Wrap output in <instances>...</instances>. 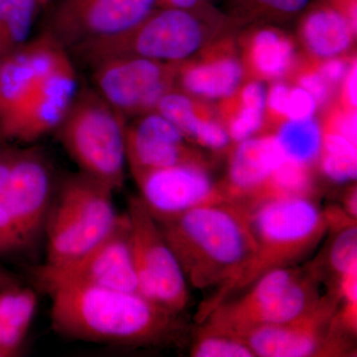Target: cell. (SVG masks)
Wrapping results in <instances>:
<instances>
[{
  "label": "cell",
  "mask_w": 357,
  "mask_h": 357,
  "mask_svg": "<svg viewBox=\"0 0 357 357\" xmlns=\"http://www.w3.org/2000/svg\"><path fill=\"white\" fill-rule=\"evenodd\" d=\"M248 211L256 241L255 255L215 307L227 295L249 287L268 272L299 262L330 229L326 213L304 197L271 199Z\"/></svg>",
  "instance_id": "3"
},
{
  "label": "cell",
  "mask_w": 357,
  "mask_h": 357,
  "mask_svg": "<svg viewBox=\"0 0 357 357\" xmlns=\"http://www.w3.org/2000/svg\"><path fill=\"white\" fill-rule=\"evenodd\" d=\"M285 158L275 135L237 143L230 158L227 183L222 185L227 198L231 203L250 206Z\"/></svg>",
  "instance_id": "17"
},
{
  "label": "cell",
  "mask_w": 357,
  "mask_h": 357,
  "mask_svg": "<svg viewBox=\"0 0 357 357\" xmlns=\"http://www.w3.org/2000/svg\"><path fill=\"white\" fill-rule=\"evenodd\" d=\"M298 86L307 91L316 100L318 107L326 105L333 95L332 84L321 76L318 69L305 70L298 77Z\"/></svg>",
  "instance_id": "32"
},
{
  "label": "cell",
  "mask_w": 357,
  "mask_h": 357,
  "mask_svg": "<svg viewBox=\"0 0 357 357\" xmlns=\"http://www.w3.org/2000/svg\"><path fill=\"white\" fill-rule=\"evenodd\" d=\"M66 53L62 45L44 33L0 61V135L25 109L42 79Z\"/></svg>",
  "instance_id": "14"
},
{
  "label": "cell",
  "mask_w": 357,
  "mask_h": 357,
  "mask_svg": "<svg viewBox=\"0 0 357 357\" xmlns=\"http://www.w3.org/2000/svg\"><path fill=\"white\" fill-rule=\"evenodd\" d=\"M114 190L86 174L68 178L47 218V264L83 255L114 229Z\"/></svg>",
  "instance_id": "5"
},
{
  "label": "cell",
  "mask_w": 357,
  "mask_h": 357,
  "mask_svg": "<svg viewBox=\"0 0 357 357\" xmlns=\"http://www.w3.org/2000/svg\"><path fill=\"white\" fill-rule=\"evenodd\" d=\"M330 263L338 276L357 268L356 222L338 229L331 248Z\"/></svg>",
  "instance_id": "26"
},
{
  "label": "cell",
  "mask_w": 357,
  "mask_h": 357,
  "mask_svg": "<svg viewBox=\"0 0 357 357\" xmlns=\"http://www.w3.org/2000/svg\"><path fill=\"white\" fill-rule=\"evenodd\" d=\"M52 177L48 164L34 151H15L7 199L18 251L32 244L51 210Z\"/></svg>",
  "instance_id": "13"
},
{
  "label": "cell",
  "mask_w": 357,
  "mask_h": 357,
  "mask_svg": "<svg viewBox=\"0 0 357 357\" xmlns=\"http://www.w3.org/2000/svg\"><path fill=\"white\" fill-rule=\"evenodd\" d=\"M356 191H352L349 196L345 199V211L349 213V217L356 220Z\"/></svg>",
  "instance_id": "38"
},
{
  "label": "cell",
  "mask_w": 357,
  "mask_h": 357,
  "mask_svg": "<svg viewBox=\"0 0 357 357\" xmlns=\"http://www.w3.org/2000/svg\"><path fill=\"white\" fill-rule=\"evenodd\" d=\"M357 115L356 110L345 109L344 112L337 114L328 121L323 130L333 131L351 140L354 144L357 141Z\"/></svg>",
  "instance_id": "33"
},
{
  "label": "cell",
  "mask_w": 357,
  "mask_h": 357,
  "mask_svg": "<svg viewBox=\"0 0 357 357\" xmlns=\"http://www.w3.org/2000/svg\"><path fill=\"white\" fill-rule=\"evenodd\" d=\"M192 140L211 149L222 150L229 144L230 137L225 126L210 117H204Z\"/></svg>",
  "instance_id": "30"
},
{
  "label": "cell",
  "mask_w": 357,
  "mask_h": 357,
  "mask_svg": "<svg viewBox=\"0 0 357 357\" xmlns=\"http://www.w3.org/2000/svg\"><path fill=\"white\" fill-rule=\"evenodd\" d=\"M344 89H342V98H344L345 109H356L357 103V65L356 60L351 63L349 69L345 75L344 81Z\"/></svg>",
  "instance_id": "36"
},
{
  "label": "cell",
  "mask_w": 357,
  "mask_h": 357,
  "mask_svg": "<svg viewBox=\"0 0 357 357\" xmlns=\"http://www.w3.org/2000/svg\"><path fill=\"white\" fill-rule=\"evenodd\" d=\"M248 59L256 74L264 79H279L287 74L295 60L291 40L272 28L259 30L251 39Z\"/></svg>",
  "instance_id": "21"
},
{
  "label": "cell",
  "mask_w": 357,
  "mask_h": 357,
  "mask_svg": "<svg viewBox=\"0 0 357 357\" xmlns=\"http://www.w3.org/2000/svg\"><path fill=\"white\" fill-rule=\"evenodd\" d=\"M51 298L52 326L75 340L121 345L161 344L178 331L174 312L139 293L70 282L39 283Z\"/></svg>",
  "instance_id": "2"
},
{
  "label": "cell",
  "mask_w": 357,
  "mask_h": 357,
  "mask_svg": "<svg viewBox=\"0 0 357 357\" xmlns=\"http://www.w3.org/2000/svg\"><path fill=\"white\" fill-rule=\"evenodd\" d=\"M201 0H158L157 7H169V8L192 10L198 6Z\"/></svg>",
  "instance_id": "37"
},
{
  "label": "cell",
  "mask_w": 357,
  "mask_h": 357,
  "mask_svg": "<svg viewBox=\"0 0 357 357\" xmlns=\"http://www.w3.org/2000/svg\"><path fill=\"white\" fill-rule=\"evenodd\" d=\"M316 100L307 91L300 86L291 88L289 95L285 121H303L314 117L316 114Z\"/></svg>",
  "instance_id": "31"
},
{
  "label": "cell",
  "mask_w": 357,
  "mask_h": 357,
  "mask_svg": "<svg viewBox=\"0 0 357 357\" xmlns=\"http://www.w3.org/2000/svg\"><path fill=\"white\" fill-rule=\"evenodd\" d=\"M158 0H58L47 21V34L66 50L121 34L145 20Z\"/></svg>",
  "instance_id": "8"
},
{
  "label": "cell",
  "mask_w": 357,
  "mask_h": 357,
  "mask_svg": "<svg viewBox=\"0 0 357 357\" xmlns=\"http://www.w3.org/2000/svg\"><path fill=\"white\" fill-rule=\"evenodd\" d=\"M286 158L311 167L321 151L323 129L312 119L285 121L275 134Z\"/></svg>",
  "instance_id": "22"
},
{
  "label": "cell",
  "mask_w": 357,
  "mask_h": 357,
  "mask_svg": "<svg viewBox=\"0 0 357 357\" xmlns=\"http://www.w3.org/2000/svg\"><path fill=\"white\" fill-rule=\"evenodd\" d=\"M290 91L291 86L281 82H277L269 91H267L266 109H269L274 116L285 119Z\"/></svg>",
  "instance_id": "34"
},
{
  "label": "cell",
  "mask_w": 357,
  "mask_h": 357,
  "mask_svg": "<svg viewBox=\"0 0 357 357\" xmlns=\"http://www.w3.org/2000/svg\"><path fill=\"white\" fill-rule=\"evenodd\" d=\"M178 64L138 57L107 59L91 65L96 91L123 115L154 112L174 89Z\"/></svg>",
  "instance_id": "10"
},
{
  "label": "cell",
  "mask_w": 357,
  "mask_h": 357,
  "mask_svg": "<svg viewBox=\"0 0 357 357\" xmlns=\"http://www.w3.org/2000/svg\"><path fill=\"white\" fill-rule=\"evenodd\" d=\"M338 296L321 297L317 306L281 325L260 326L238 333L256 356H332L344 354L347 342L332 330Z\"/></svg>",
  "instance_id": "9"
},
{
  "label": "cell",
  "mask_w": 357,
  "mask_h": 357,
  "mask_svg": "<svg viewBox=\"0 0 357 357\" xmlns=\"http://www.w3.org/2000/svg\"><path fill=\"white\" fill-rule=\"evenodd\" d=\"M349 63L344 59L338 57L326 59L319 65V72L325 77L333 86L342 83L347 70L349 69Z\"/></svg>",
  "instance_id": "35"
},
{
  "label": "cell",
  "mask_w": 357,
  "mask_h": 357,
  "mask_svg": "<svg viewBox=\"0 0 357 357\" xmlns=\"http://www.w3.org/2000/svg\"><path fill=\"white\" fill-rule=\"evenodd\" d=\"M266 109L239 102L238 107L229 115L227 128L230 140L239 143L253 137L264 123Z\"/></svg>",
  "instance_id": "27"
},
{
  "label": "cell",
  "mask_w": 357,
  "mask_h": 357,
  "mask_svg": "<svg viewBox=\"0 0 357 357\" xmlns=\"http://www.w3.org/2000/svg\"><path fill=\"white\" fill-rule=\"evenodd\" d=\"M140 198L154 218L170 217L199 206L231 203L201 163L181 164L132 174Z\"/></svg>",
  "instance_id": "12"
},
{
  "label": "cell",
  "mask_w": 357,
  "mask_h": 357,
  "mask_svg": "<svg viewBox=\"0 0 357 357\" xmlns=\"http://www.w3.org/2000/svg\"><path fill=\"white\" fill-rule=\"evenodd\" d=\"M154 218L185 280L202 290L218 287L217 296L202 312L206 318L255 255L248 208L223 203Z\"/></svg>",
  "instance_id": "1"
},
{
  "label": "cell",
  "mask_w": 357,
  "mask_h": 357,
  "mask_svg": "<svg viewBox=\"0 0 357 357\" xmlns=\"http://www.w3.org/2000/svg\"><path fill=\"white\" fill-rule=\"evenodd\" d=\"M356 28L344 14L332 6L314 7L301 25V36L314 57H340L351 48Z\"/></svg>",
  "instance_id": "19"
},
{
  "label": "cell",
  "mask_w": 357,
  "mask_h": 357,
  "mask_svg": "<svg viewBox=\"0 0 357 357\" xmlns=\"http://www.w3.org/2000/svg\"><path fill=\"white\" fill-rule=\"evenodd\" d=\"M35 275L39 283L70 282L138 293L128 213L119 215L109 234L83 255L60 264L46 263Z\"/></svg>",
  "instance_id": "11"
},
{
  "label": "cell",
  "mask_w": 357,
  "mask_h": 357,
  "mask_svg": "<svg viewBox=\"0 0 357 357\" xmlns=\"http://www.w3.org/2000/svg\"><path fill=\"white\" fill-rule=\"evenodd\" d=\"M37 298L31 289L13 287L0 291V324L2 325V349L10 356H16L28 332Z\"/></svg>",
  "instance_id": "20"
},
{
  "label": "cell",
  "mask_w": 357,
  "mask_h": 357,
  "mask_svg": "<svg viewBox=\"0 0 357 357\" xmlns=\"http://www.w3.org/2000/svg\"><path fill=\"white\" fill-rule=\"evenodd\" d=\"M195 357H255L248 344L236 335L225 333L199 332L192 344Z\"/></svg>",
  "instance_id": "24"
},
{
  "label": "cell",
  "mask_w": 357,
  "mask_h": 357,
  "mask_svg": "<svg viewBox=\"0 0 357 357\" xmlns=\"http://www.w3.org/2000/svg\"><path fill=\"white\" fill-rule=\"evenodd\" d=\"M52 0H38L40 7H45L48 6Z\"/></svg>",
  "instance_id": "40"
},
{
  "label": "cell",
  "mask_w": 357,
  "mask_h": 357,
  "mask_svg": "<svg viewBox=\"0 0 357 357\" xmlns=\"http://www.w3.org/2000/svg\"><path fill=\"white\" fill-rule=\"evenodd\" d=\"M206 39V29L192 10L157 7L128 31L73 49L91 67L107 59L138 57L180 64L194 56Z\"/></svg>",
  "instance_id": "6"
},
{
  "label": "cell",
  "mask_w": 357,
  "mask_h": 357,
  "mask_svg": "<svg viewBox=\"0 0 357 357\" xmlns=\"http://www.w3.org/2000/svg\"><path fill=\"white\" fill-rule=\"evenodd\" d=\"M321 169L326 177L335 183H347L356 180L357 156L321 153Z\"/></svg>",
  "instance_id": "29"
},
{
  "label": "cell",
  "mask_w": 357,
  "mask_h": 357,
  "mask_svg": "<svg viewBox=\"0 0 357 357\" xmlns=\"http://www.w3.org/2000/svg\"><path fill=\"white\" fill-rule=\"evenodd\" d=\"M77 74L66 53L44 77L25 109L0 137L33 142L57 129L77 95Z\"/></svg>",
  "instance_id": "15"
},
{
  "label": "cell",
  "mask_w": 357,
  "mask_h": 357,
  "mask_svg": "<svg viewBox=\"0 0 357 357\" xmlns=\"http://www.w3.org/2000/svg\"><path fill=\"white\" fill-rule=\"evenodd\" d=\"M131 249L140 295L178 314L189 301L187 280L158 223L140 197L128 201Z\"/></svg>",
  "instance_id": "7"
},
{
  "label": "cell",
  "mask_w": 357,
  "mask_h": 357,
  "mask_svg": "<svg viewBox=\"0 0 357 357\" xmlns=\"http://www.w3.org/2000/svg\"><path fill=\"white\" fill-rule=\"evenodd\" d=\"M8 354L2 349V325L0 324V357H9Z\"/></svg>",
  "instance_id": "39"
},
{
  "label": "cell",
  "mask_w": 357,
  "mask_h": 357,
  "mask_svg": "<svg viewBox=\"0 0 357 357\" xmlns=\"http://www.w3.org/2000/svg\"><path fill=\"white\" fill-rule=\"evenodd\" d=\"M185 139L180 129L159 112L142 114L137 121L126 126V161L131 173L199 163Z\"/></svg>",
  "instance_id": "16"
},
{
  "label": "cell",
  "mask_w": 357,
  "mask_h": 357,
  "mask_svg": "<svg viewBox=\"0 0 357 357\" xmlns=\"http://www.w3.org/2000/svg\"><path fill=\"white\" fill-rule=\"evenodd\" d=\"M38 0H0V61L27 43Z\"/></svg>",
  "instance_id": "23"
},
{
  "label": "cell",
  "mask_w": 357,
  "mask_h": 357,
  "mask_svg": "<svg viewBox=\"0 0 357 357\" xmlns=\"http://www.w3.org/2000/svg\"><path fill=\"white\" fill-rule=\"evenodd\" d=\"M243 76V64L236 58L220 56L203 62L180 63L177 66L176 82L189 95L210 100H227L236 93Z\"/></svg>",
  "instance_id": "18"
},
{
  "label": "cell",
  "mask_w": 357,
  "mask_h": 357,
  "mask_svg": "<svg viewBox=\"0 0 357 357\" xmlns=\"http://www.w3.org/2000/svg\"><path fill=\"white\" fill-rule=\"evenodd\" d=\"M14 154V150L0 148V255L18 251L7 199V185Z\"/></svg>",
  "instance_id": "25"
},
{
  "label": "cell",
  "mask_w": 357,
  "mask_h": 357,
  "mask_svg": "<svg viewBox=\"0 0 357 357\" xmlns=\"http://www.w3.org/2000/svg\"><path fill=\"white\" fill-rule=\"evenodd\" d=\"M248 13L291 17L306 10L312 0H236Z\"/></svg>",
  "instance_id": "28"
},
{
  "label": "cell",
  "mask_w": 357,
  "mask_h": 357,
  "mask_svg": "<svg viewBox=\"0 0 357 357\" xmlns=\"http://www.w3.org/2000/svg\"><path fill=\"white\" fill-rule=\"evenodd\" d=\"M59 139L82 173L114 191L126 177V123L124 116L96 91L77 93L57 128Z\"/></svg>",
  "instance_id": "4"
}]
</instances>
